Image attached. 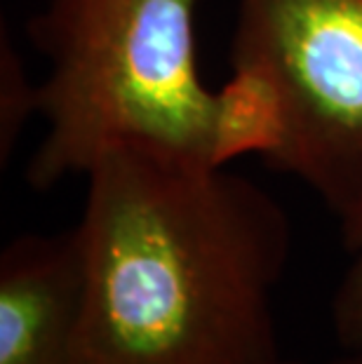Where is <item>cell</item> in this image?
<instances>
[{
    "label": "cell",
    "mask_w": 362,
    "mask_h": 364,
    "mask_svg": "<svg viewBox=\"0 0 362 364\" xmlns=\"http://www.w3.org/2000/svg\"><path fill=\"white\" fill-rule=\"evenodd\" d=\"M75 364H280L287 212L228 167L115 151L85 174Z\"/></svg>",
    "instance_id": "obj_1"
},
{
    "label": "cell",
    "mask_w": 362,
    "mask_h": 364,
    "mask_svg": "<svg viewBox=\"0 0 362 364\" xmlns=\"http://www.w3.org/2000/svg\"><path fill=\"white\" fill-rule=\"evenodd\" d=\"M228 61L261 160L339 214L362 188V0H238Z\"/></svg>",
    "instance_id": "obj_3"
},
{
    "label": "cell",
    "mask_w": 362,
    "mask_h": 364,
    "mask_svg": "<svg viewBox=\"0 0 362 364\" xmlns=\"http://www.w3.org/2000/svg\"><path fill=\"white\" fill-rule=\"evenodd\" d=\"M38 115V85H31L12 43L3 36L0 50V153L3 160L14 151L21 127Z\"/></svg>",
    "instance_id": "obj_6"
},
{
    "label": "cell",
    "mask_w": 362,
    "mask_h": 364,
    "mask_svg": "<svg viewBox=\"0 0 362 364\" xmlns=\"http://www.w3.org/2000/svg\"><path fill=\"white\" fill-rule=\"evenodd\" d=\"M82 291L78 226L14 237L0 257V364H75Z\"/></svg>",
    "instance_id": "obj_4"
},
{
    "label": "cell",
    "mask_w": 362,
    "mask_h": 364,
    "mask_svg": "<svg viewBox=\"0 0 362 364\" xmlns=\"http://www.w3.org/2000/svg\"><path fill=\"white\" fill-rule=\"evenodd\" d=\"M280 364H299V362H292V360H282Z\"/></svg>",
    "instance_id": "obj_8"
},
{
    "label": "cell",
    "mask_w": 362,
    "mask_h": 364,
    "mask_svg": "<svg viewBox=\"0 0 362 364\" xmlns=\"http://www.w3.org/2000/svg\"><path fill=\"white\" fill-rule=\"evenodd\" d=\"M336 219L346 266L332 296V324L344 346L362 348V188L344 205Z\"/></svg>",
    "instance_id": "obj_5"
},
{
    "label": "cell",
    "mask_w": 362,
    "mask_h": 364,
    "mask_svg": "<svg viewBox=\"0 0 362 364\" xmlns=\"http://www.w3.org/2000/svg\"><path fill=\"white\" fill-rule=\"evenodd\" d=\"M200 0H48L26 24L48 59L38 82L45 134L26 181L50 191L115 151L228 167L261 151L250 104L205 85Z\"/></svg>",
    "instance_id": "obj_2"
},
{
    "label": "cell",
    "mask_w": 362,
    "mask_h": 364,
    "mask_svg": "<svg viewBox=\"0 0 362 364\" xmlns=\"http://www.w3.org/2000/svg\"><path fill=\"white\" fill-rule=\"evenodd\" d=\"M332 364H362V353L353 355V358H344V360H339V362H332Z\"/></svg>",
    "instance_id": "obj_7"
}]
</instances>
